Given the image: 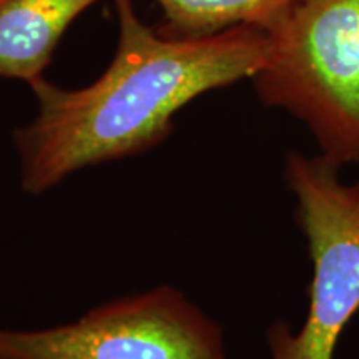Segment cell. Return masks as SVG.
<instances>
[{"instance_id": "277c9868", "label": "cell", "mask_w": 359, "mask_h": 359, "mask_svg": "<svg viewBox=\"0 0 359 359\" xmlns=\"http://www.w3.org/2000/svg\"><path fill=\"white\" fill-rule=\"evenodd\" d=\"M0 359H228L223 327L161 285L45 330H0Z\"/></svg>"}, {"instance_id": "3957f363", "label": "cell", "mask_w": 359, "mask_h": 359, "mask_svg": "<svg viewBox=\"0 0 359 359\" xmlns=\"http://www.w3.org/2000/svg\"><path fill=\"white\" fill-rule=\"evenodd\" d=\"M323 155H286L285 180L296 198L313 278L303 326L268 330L271 359H333L344 327L359 311V210L351 185Z\"/></svg>"}, {"instance_id": "8992f818", "label": "cell", "mask_w": 359, "mask_h": 359, "mask_svg": "<svg viewBox=\"0 0 359 359\" xmlns=\"http://www.w3.org/2000/svg\"><path fill=\"white\" fill-rule=\"evenodd\" d=\"M177 37H198L238 25L271 30L302 0H156Z\"/></svg>"}, {"instance_id": "52a82bcc", "label": "cell", "mask_w": 359, "mask_h": 359, "mask_svg": "<svg viewBox=\"0 0 359 359\" xmlns=\"http://www.w3.org/2000/svg\"><path fill=\"white\" fill-rule=\"evenodd\" d=\"M351 190H353L354 201H356V206H358V210H359V178L356 180V183H353V185H351Z\"/></svg>"}, {"instance_id": "6da1fadb", "label": "cell", "mask_w": 359, "mask_h": 359, "mask_svg": "<svg viewBox=\"0 0 359 359\" xmlns=\"http://www.w3.org/2000/svg\"><path fill=\"white\" fill-rule=\"evenodd\" d=\"M120 37L95 82L64 88L43 77L30 83L32 122L13 132L20 187L42 195L72 173L140 155L172 133L173 116L212 90L253 79L269 53V35L238 25L177 37L155 32L130 0H116Z\"/></svg>"}, {"instance_id": "7a4b0ae2", "label": "cell", "mask_w": 359, "mask_h": 359, "mask_svg": "<svg viewBox=\"0 0 359 359\" xmlns=\"http://www.w3.org/2000/svg\"><path fill=\"white\" fill-rule=\"evenodd\" d=\"M266 32L259 100L304 123L338 168L359 163V0H302Z\"/></svg>"}, {"instance_id": "5b68a950", "label": "cell", "mask_w": 359, "mask_h": 359, "mask_svg": "<svg viewBox=\"0 0 359 359\" xmlns=\"http://www.w3.org/2000/svg\"><path fill=\"white\" fill-rule=\"evenodd\" d=\"M98 0H0V77H43L58 40Z\"/></svg>"}]
</instances>
